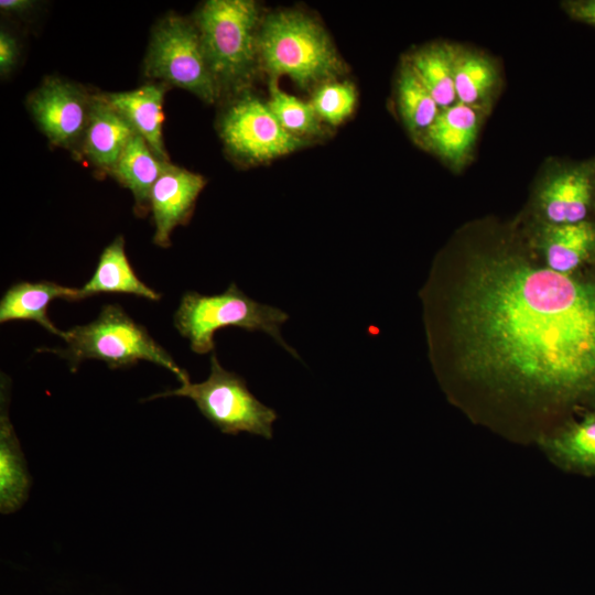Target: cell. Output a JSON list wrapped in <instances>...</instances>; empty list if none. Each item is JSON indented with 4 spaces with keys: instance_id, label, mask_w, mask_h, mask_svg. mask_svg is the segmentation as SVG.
Returning a JSON list of instances; mask_svg holds the SVG:
<instances>
[{
    "instance_id": "6da1fadb",
    "label": "cell",
    "mask_w": 595,
    "mask_h": 595,
    "mask_svg": "<svg viewBox=\"0 0 595 595\" xmlns=\"http://www.w3.org/2000/svg\"><path fill=\"white\" fill-rule=\"evenodd\" d=\"M453 326L476 380L536 401L595 399V279L485 257L465 278Z\"/></svg>"
},
{
    "instance_id": "7a4b0ae2",
    "label": "cell",
    "mask_w": 595,
    "mask_h": 595,
    "mask_svg": "<svg viewBox=\"0 0 595 595\" xmlns=\"http://www.w3.org/2000/svg\"><path fill=\"white\" fill-rule=\"evenodd\" d=\"M259 65L303 88L342 75L345 65L324 29L298 11L269 14L258 32Z\"/></svg>"
},
{
    "instance_id": "3957f363",
    "label": "cell",
    "mask_w": 595,
    "mask_h": 595,
    "mask_svg": "<svg viewBox=\"0 0 595 595\" xmlns=\"http://www.w3.org/2000/svg\"><path fill=\"white\" fill-rule=\"evenodd\" d=\"M63 339L65 347L39 348L37 351L66 359L72 371L87 359L105 361L110 369L129 368L145 360L170 370L181 383L190 380L188 374L148 329L118 304H105L94 321L65 331Z\"/></svg>"
},
{
    "instance_id": "277c9868",
    "label": "cell",
    "mask_w": 595,
    "mask_h": 595,
    "mask_svg": "<svg viewBox=\"0 0 595 595\" xmlns=\"http://www.w3.org/2000/svg\"><path fill=\"white\" fill-rule=\"evenodd\" d=\"M288 320L289 314L283 310L257 302L231 282L219 294L185 292L173 315V325L188 340L192 351L199 355L215 351V333L223 327L234 326L271 336L300 360L298 351L281 335V326Z\"/></svg>"
},
{
    "instance_id": "5b68a950",
    "label": "cell",
    "mask_w": 595,
    "mask_h": 595,
    "mask_svg": "<svg viewBox=\"0 0 595 595\" xmlns=\"http://www.w3.org/2000/svg\"><path fill=\"white\" fill-rule=\"evenodd\" d=\"M203 50L219 88L247 82L259 64V9L251 0H208L196 14Z\"/></svg>"
},
{
    "instance_id": "8992f818",
    "label": "cell",
    "mask_w": 595,
    "mask_h": 595,
    "mask_svg": "<svg viewBox=\"0 0 595 595\" xmlns=\"http://www.w3.org/2000/svg\"><path fill=\"white\" fill-rule=\"evenodd\" d=\"M209 364L210 372L206 380L197 383L188 380L175 389L152 394L144 401L185 397L221 433L237 435L246 432L271 440L273 423L278 418L275 410L259 401L241 376L225 369L215 351Z\"/></svg>"
},
{
    "instance_id": "52a82bcc",
    "label": "cell",
    "mask_w": 595,
    "mask_h": 595,
    "mask_svg": "<svg viewBox=\"0 0 595 595\" xmlns=\"http://www.w3.org/2000/svg\"><path fill=\"white\" fill-rule=\"evenodd\" d=\"M147 76L186 89L206 102L220 93L195 23L169 14L153 29L144 60Z\"/></svg>"
},
{
    "instance_id": "ba28073f",
    "label": "cell",
    "mask_w": 595,
    "mask_h": 595,
    "mask_svg": "<svg viewBox=\"0 0 595 595\" xmlns=\"http://www.w3.org/2000/svg\"><path fill=\"white\" fill-rule=\"evenodd\" d=\"M220 131L227 148L250 162H266L305 144L304 139L289 133L280 125L267 102L250 95L227 109Z\"/></svg>"
},
{
    "instance_id": "9c48e42d",
    "label": "cell",
    "mask_w": 595,
    "mask_h": 595,
    "mask_svg": "<svg viewBox=\"0 0 595 595\" xmlns=\"http://www.w3.org/2000/svg\"><path fill=\"white\" fill-rule=\"evenodd\" d=\"M90 101L80 87L51 77L30 94L28 106L50 142L69 149L84 137Z\"/></svg>"
},
{
    "instance_id": "30bf717a",
    "label": "cell",
    "mask_w": 595,
    "mask_h": 595,
    "mask_svg": "<svg viewBox=\"0 0 595 595\" xmlns=\"http://www.w3.org/2000/svg\"><path fill=\"white\" fill-rule=\"evenodd\" d=\"M595 197V159L554 169L541 183L537 207L544 225L587 220Z\"/></svg>"
},
{
    "instance_id": "8fae6325",
    "label": "cell",
    "mask_w": 595,
    "mask_h": 595,
    "mask_svg": "<svg viewBox=\"0 0 595 595\" xmlns=\"http://www.w3.org/2000/svg\"><path fill=\"white\" fill-rule=\"evenodd\" d=\"M205 184L206 180L202 175L167 164L150 195V209L155 226L153 242L156 246H171L173 230L188 221Z\"/></svg>"
},
{
    "instance_id": "7c38bea8",
    "label": "cell",
    "mask_w": 595,
    "mask_h": 595,
    "mask_svg": "<svg viewBox=\"0 0 595 595\" xmlns=\"http://www.w3.org/2000/svg\"><path fill=\"white\" fill-rule=\"evenodd\" d=\"M10 380L1 376L0 390V510H19L29 497L31 477L19 439L9 418Z\"/></svg>"
},
{
    "instance_id": "4fadbf2b",
    "label": "cell",
    "mask_w": 595,
    "mask_h": 595,
    "mask_svg": "<svg viewBox=\"0 0 595 595\" xmlns=\"http://www.w3.org/2000/svg\"><path fill=\"white\" fill-rule=\"evenodd\" d=\"M164 95V85L154 83L128 91L100 94L145 140L155 156L167 162L162 136Z\"/></svg>"
},
{
    "instance_id": "5bb4252c",
    "label": "cell",
    "mask_w": 595,
    "mask_h": 595,
    "mask_svg": "<svg viewBox=\"0 0 595 595\" xmlns=\"http://www.w3.org/2000/svg\"><path fill=\"white\" fill-rule=\"evenodd\" d=\"M484 109L462 102L441 109L424 143L454 167L462 166L475 144Z\"/></svg>"
},
{
    "instance_id": "9a60e30c",
    "label": "cell",
    "mask_w": 595,
    "mask_h": 595,
    "mask_svg": "<svg viewBox=\"0 0 595 595\" xmlns=\"http://www.w3.org/2000/svg\"><path fill=\"white\" fill-rule=\"evenodd\" d=\"M136 133L131 125L100 94L91 96L83 151L96 166L111 173Z\"/></svg>"
},
{
    "instance_id": "2e32d148",
    "label": "cell",
    "mask_w": 595,
    "mask_h": 595,
    "mask_svg": "<svg viewBox=\"0 0 595 595\" xmlns=\"http://www.w3.org/2000/svg\"><path fill=\"white\" fill-rule=\"evenodd\" d=\"M79 301V289L52 281H21L12 284L0 301V323L10 321H33L47 332L62 338L65 332L58 329L50 320L47 309L53 300Z\"/></svg>"
},
{
    "instance_id": "e0dca14e",
    "label": "cell",
    "mask_w": 595,
    "mask_h": 595,
    "mask_svg": "<svg viewBox=\"0 0 595 595\" xmlns=\"http://www.w3.org/2000/svg\"><path fill=\"white\" fill-rule=\"evenodd\" d=\"M537 242L544 267L559 273L572 274L595 253V225L588 220L544 225Z\"/></svg>"
},
{
    "instance_id": "ac0fdd59",
    "label": "cell",
    "mask_w": 595,
    "mask_h": 595,
    "mask_svg": "<svg viewBox=\"0 0 595 595\" xmlns=\"http://www.w3.org/2000/svg\"><path fill=\"white\" fill-rule=\"evenodd\" d=\"M108 292L133 294L150 301H159L162 296L134 272L126 255L122 236H117L102 250L94 274L79 289L80 300Z\"/></svg>"
},
{
    "instance_id": "d6986e66",
    "label": "cell",
    "mask_w": 595,
    "mask_h": 595,
    "mask_svg": "<svg viewBox=\"0 0 595 595\" xmlns=\"http://www.w3.org/2000/svg\"><path fill=\"white\" fill-rule=\"evenodd\" d=\"M545 456L563 470L595 476V416L586 415L541 440Z\"/></svg>"
},
{
    "instance_id": "ffe728a7",
    "label": "cell",
    "mask_w": 595,
    "mask_h": 595,
    "mask_svg": "<svg viewBox=\"0 0 595 595\" xmlns=\"http://www.w3.org/2000/svg\"><path fill=\"white\" fill-rule=\"evenodd\" d=\"M169 163L158 159L138 133L122 151L111 174L132 192L138 215H144L150 209L152 187Z\"/></svg>"
},
{
    "instance_id": "44dd1931",
    "label": "cell",
    "mask_w": 595,
    "mask_h": 595,
    "mask_svg": "<svg viewBox=\"0 0 595 595\" xmlns=\"http://www.w3.org/2000/svg\"><path fill=\"white\" fill-rule=\"evenodd\" d=\"M498 83L497 66L489 57L455 47L454 87L458 102L486 110Z\"/></svg>"
},
{
    "instance_id": "7402d4cb",
    "label": "cell",
    "mask_w": 595,
    "mask_h": 595,
    "mask_svg": "<svg viewBox=\"0 0 595 595\" xmlns=\"http://www.w3.org/2000/svg\"><path fill=\"white\" fill-rule=\"evenodd\" d=\"M455 47L434 43L416 51L409 60L440 109L457 102L454 87Z\"/></svg>"
},
{
    "instance_id": "603a6c76",
    "label": "cell",
    "mask_w": 595,
    "mask_h": 595,
    "mask_svg": "<svg viewBox=\"0 0 595 595\" xmlns=\"http://www.w3.org/2000/svg\"><path fill=\"white\" fill-rule=\"evenodd\" d=\"M397 93L399 111L407 129L423 140L441 109L409 61L400 68Z\"/></svg>"
},
{
    "instance_id": "cb8c5ba5",
    "label": "cell",
    "mask_w": 595,
    "mask_h": 595,
    "mask_svg": "<svg viewBox=\"0 0 595 595\" xmlns=\"http://www.w3.org/2000/svg\"><path fill=\"white\" fill-rule=\"evenodd\" d=\"M269 94L267 104L289 133L301 139L322 133L321 119L311 102L286 94L274 79L270 82Z\"/></svg>"
},
{
    "instance_id": "d4e9b609",
    "label": "cell",
    "mask_w": 595,
    "mask_h": 595,
    "mask_svg": "<svg viewBox=\"0 0 595 595\" xmlns=\"http://www.w3.org/2000/svg\"><path fill=\"white\" fill-rule=\"evenodd\" d=\"M356 99L350 83L327 82L315 90L310 102L321 120L338 125L354 111Z\"/></svg>"
},
{
    "instance_id": "484cf974",
    "label": "cell",
    "mask_w": 595,
    "mask_h": 595,
    "mask_svg": "<svg viewBox=\"0 0 595 595\" xmlns=\"http://www.w3.org/2000/svg\"><path fill=\"white\" fill-rule=\"evenodd\" d=\"M19 56L17 40L6 31L0 32V72L8 74L15 66Z\"/></svg>"
},
{
    "instance_id": "4316f807",
    "label": "cell",
    "mask_w": 595,
    "mask_h": 595,
    "mask_svg": "<svg viewBox=\"0 0 595 595\" xmlns=\"http://www.w3.org/2000/svg\"><path fill=\"white\" fill-rule=\"evenodd\" d=\"M564 8L574 20L595 26V0L567 1Z\"/></svg>"
},
{
    "instance_id": "83f0119b",
    "label": "cell",
    "mask_w": 595,
    "mask_h": 595,
    "mask_svg": "<svg viewBox=\"0 0 595 595\" xmlns=\"http://www.w3.org/2000/svg\"><path fill=\"white\" fill-rule=\"evenodd\" d=\"M32 7V2L29 0H1L0 8L6 12H24Z\"/></svg>"
}]
</instances>
